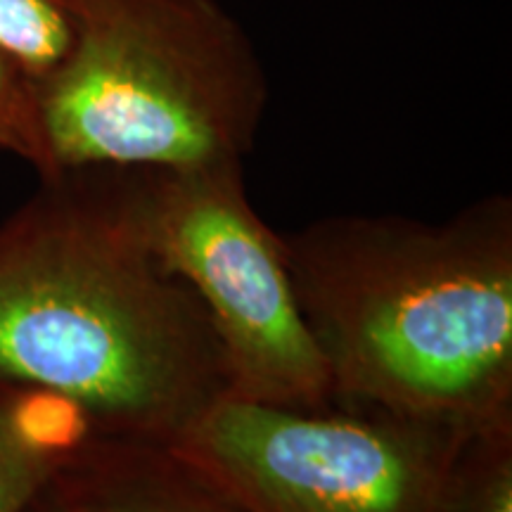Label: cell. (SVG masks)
<instances>
[{
  "instance_id": "obj_1",
  "label": "cell",
  "mask_w": 512,
  "mask_h": 512,
  "mask_svg": "<svg viewBox=\"0 0 512 512\" xmlns=\"http://www.w3.org/2000/svg\"><path fill=\"white\" fill-rule=\"evenodd\" d=\"M0 377L164 446L228 394L207 311L133 226L119 169L62 171L0 226Z\"/></svg>"
},
{
  "instance_id": "obj_2",
  "label": "cell",
  "mask_w": 512,
  "mask_h": 512,
  "mask_svg": "<svg viewBox=\"0 0 512 512\" xmlns=\"http://www.w3.org/2000/svg\"><path fill=\"white\" fill-rule=\"evenodd\" d=\"M332 399L477 430L512 425V200L444 223L332 216L283 235Z\"/></svg>"
},
{
  "instance_id": "obj_3",
  "label": "cell",
  "mask_w": 512,
  "mask_h": 512,
  "mask_svg": "<svg viewBox=\"0 0 512 512\" xmlns=\"http://www.w3.org/2000/svg\"><path fill=\"white\" fill-rule=\"evenodd\" d=\"M72 48L34 83L57 174L242 166L264 64L221 0H62Z\"/></svg>"
},
{
  "instance_id": "obj_4",
  "label": "cell",
  "mask_w": 512,
  "mask_h": 512,
  "mask_svg": "<svg viewBox=\"0 0 512 512\" xmlns=\"http://www.w3.org/2000/svg\"><path fill=\"white\" fill-rule=\"evenodd\" d=\"M498 430L223 394L169 448L245 512H470Z\"/></svg>"
},
{
  "instance_id": "obj_5",
  "label": "cell",
  "mask_w": 512,
  "mask_h": 512,
  "mask_svg": "<svg viewBox=\"0 0 512 512\" xmlns=\"http://www.w3.org/2000/svg\"><path fill=\"white\" fill-rule=\"evenodd\" d=\"M119 183L150 252L207 311L228 394L294 408L335 401L299 311L285 240L249 204L242 166L119 169Z\"/></svg>"
},
{
  "instance_id": "obj_6",
  "label": "cell",
  "mask_w": 512,
  "mask_h": 512,
  "mask_svg": "<svg viewBox=\"0 0 512 512\" xmlns=\"http://www.w3.org/2000/svg\"><path fill=\"white\" fill-rule=\"evenodd\" d=\"M22 512H245L164 444L93 434Z\"/></svg>"
},
{
  "instance_id": "obj_7",
  "label": "cell",
  "mask_w": 512,
  "mask_h": 512,
  "mask_svg": "<svg viewBox=\"0 0 512 512\" xmlns=\"http://www.w3.org/2000/svg\"><path fill=\"white\" fill-rule=\"evenodd\" d=\"M67 456L38 430L31 389L0 377V512H22Z\"/></svg>"
},
{
  "instance_id": "obj_8",
  "label": "cell",
  "mask_w": 512,
  "mask_h": 512,
  "mask_svg": "<svg viewBox=\"0 0 512 512\" xmlns=\"http://www.w3.org/2000/svg\"><path fill=\"white\" fill-rule=\"evenodd\" d=\"M72 36L62 0H0V55L34 83L60 67Z\"/></svg>"
},
{
  "instance_id": "obj_9",
  "label": "cell",
  "mask_w": 512,
  "mask_h": 512,
  "mask_svg": "<svg viewBox=\"0 0 512 512\" xmlns=\"http://www.w3.org/2000/svg\"><path fill=\"white\" fill-rule=\"evenodd\" d=\"M0 152H8L34 166L41 181L60 176L48 150L34 81L3 55H0Z\"/></svg>"
},
{
  "instance_id": "obj_10",
  "label": "cell",
  "mask_w": 512,
  "mask_h": 512,
  "mask_svg": "<svg viewBox=\"0 0 512 512\" xmlns=\"http://www.w3.org/2000/svg\"><path fill=\"white\" fill-rule=\"evenodd\" d=\"M470 512H512V439H505L484 465Z\"/></svg>"
}]
</instances>
